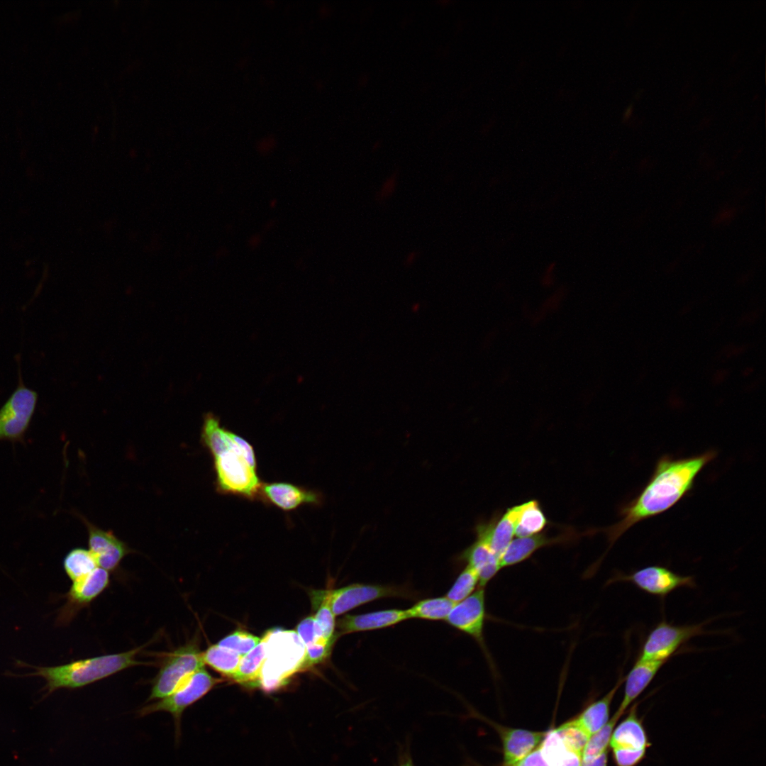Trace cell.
Listing matches in <instances>:
<instances>
[{
	"label": "cell",
	"instance_id": "obj_1",
	"mask_svg": "<svg viewBox=\"0 0 766 766\" xmlns=\"http://www.w3.org/2000/svg\"><path fill=\"white\" fill-rule=\"evenodd\" d=\"M716 456L714 450L687 457L661 456L640 492L620 509V521L592 533H604L609 549L632 526L667 511L686 496L698 474Z\"/></svg>",
	"mask_w": 766,
	"mask_h": 766
},
{
	"label": "cell",
	"instance_id": "obj_13",
	"mask_svg": "<svg viewBox=\"0 0 766 766\" xmlns=\"http://www.w3.org/2000/svg\"><path fill=\"white\" fill-rule=\"evenodd\" d=\"M109 582V571L99 567L73 581L65 595L67 602L60 611L58 622H69L80 609L89 605L99 596L108 587Z\"/></svg>",
	"mask_w": 766,
	"mask_h": 766
},
{
	"label": "cell",
	"instance_id": "obj_33",
	"mask_svg": "<svg viewBox=\"0 0 766 766\" xmlns=\"http://www.w3.org/2000/svg\"><path fill=\"white\" fill-rule=\"evenodd\" d=\"M335 640L336 639L328 641L318 640L305 646V654L300 671L321 663L327 659Z\"/></svg>",
	"mask_w": 766,
	"mask_h": 766
},
{
	"label": "cell",
	"instance_id": "obj_14",
	"mask_svg": "<svg viewBox=\"0 0 766 766\" xmlns=\"http://www.w3.org/2000/svg\"><path fill=\"white\" fill-rule=\"evenodd\" d=\"M88 543L99 567L107 571L118 568L123 558L131 552L128 545L112 532L102 530L86 521Z\"/></svg>",
	"mask_w": 766,
	"mask_h": 766
},
{
	"label": "cell",
	"instance_id": "obj_20",
	"mask_svg": "<svg viewBox=\"0 0 766 766\" xmlns=\"http://www.w3.org/2000/svg\"><path fill=\"white\" fill-rule=\"evenodd\" d=\"M666 662H640L636 660L624 677L625 688L622 701L615 712L620 717L653 679Z\"/></svg>",
	"mask_w": 766,
	"mask_h": 766
},
{
	"label": "cell",
	"instance_id": "obj_6",
	"mask_svg": "<svg viewBox=\"0 0 766 766\" xmlns=\"http://www.w3.org/2000/svg\"><path fill=\"white\" fill-rule=\"evenodd\" d=\"M202 653L192 640L169 653L152 682L148 701L160 699L174 691L187 677L204 667Z\"/></svg>",
	"mask_w": 766,
	"mask_h": 766
},
{
	"label": "cell",
	"instance_id": "obj_21",
	"mask_svg": "<svg viewBox=\"0 0 766 766\" xmlns=\"http://www.w3.org/2000/svg\"><path fill=\"white\" fill-rule=\"evenodd\" d=\"M624 682L621 677L615 686L601 699L590 704L572 721L589 737L601 729L609 721L610 706L614 697Z\"/></svg>",
	"mask_w": 766,
	"mask_h": 766
},
{
	"label": "cell",
	"instance_id": "obj_24",
	"mask_svg": "<svg viewBox=\"0 0 766 766\" xmlns=\"http://www.w3.org/2000/svg\"><path fill=\"white\" fill-rule=\"evenodd\" d=\"M525 506L526 502L509 508L494 526L490 546L499 560L512 540L518 518Z\"/></svg>",
	"mask_w": 766,
	"mask_h": 766
},
{
	"label": "cell",
	"instance_id": "obj_34",
	"mask_svg": "<svg viewBox=\"0 0 766 766\" xmlns=\"http://www.w3.org/2000/svg\"><path fill=\"white\" fill-rule=\"evenodd\" d=\"M313 603L318 606L314 619L322 633L323 638L326 640L337 639L338 635L335 633V616L331 609L324 601H320Z\"/></svg>",
	"mask_w": 766,
	"mask_h": 766
},
{
	"label": "cell",
	"instance_id": "obj_23",
	"mask_svg": "<svg viewBox=\"0 0 766 766\" xmlns=\"http://www.w3.org/2000/svg\"><path fill=\"white\" fill-rule=\"evenodd\" d=\"M266 655V641L263 637L252 650L242 657L232 679L245 687H260Z\"/></svg>",
	"mask_w": 766,
	"mask_h": 766
},
{
	"label": "cell",
	"instance_id": "obj_29",
	"mask_svg": "<svg viewBox=\"0 0 766 766\" xmlns=\"http://www.w3.org/2000/svg\"><path fill=\"white\" fill-rule=\"evenodd\" d=\"M619 718L615 713L601 729L589 737L582 753V762L589 761L607 750L612 732Z\"/></svg>",
	"mask_w": 766,
	"mask_h": 766
},
{
	"label": "cell",
	"instance_id": "obj_7",
	"mask_svg": "<svg viewBox=\"0 0 766 766\" xmlns=\"http://www.w3.org/2000/svg\"><path fill=\"white\" fill-rule=\"evenodd\" d=\"M409 596L407 590L398 587L357 583L332 591L317 592L313 602L324 601L335 616L379 599Z\"/></svg>",
	"mask_w": 766,
	"mask_h": 766
},
{
	"label": "cell",
	"instance_id": "obj_26",
	"mask_svg": "<svg viewBox=\"0 0 766 766\" xmlns=\"http://www.w3.org/2000/svg\"><path fill=\"white\" fill-rule=\"evenodd\" d=\"M243 656L218 644L209 646L202 653L204 665L206 664L222 675L233 677Z\"/></svg>",
	"mask_w": 766,
	"mask_h": 766
},
{
	"label": "cell",
	"instance_id": "obj_25",
	"mask_svg": "<svg viewBox=\"0 0 766 766\" xmlns=\"http://www.w3.org/2000/svg\"><path fill=\"white\" fill-rule=\"evenodd\" d=\"M455 604L446 596L428 598L416 602L406 611L409 618L445 620Z\"/></svg>",
	"mask_w": 766,
	"mask_h": 766
},
{
	"label": "cell",
	"instance_id": "obj_4",
	"mask_svg": "<svg viewBox=\"0 0 766 766\" xmlns=\"http://www.w3.org/2000/svg\"><path fill=\"white\" fill-rule=\"evenodd\" d=\"M264 637L267 655L261 672L260 688L272 692L285 685L294 673L300 671L305 645L292 631H269Z\"/></svg>",
	"mask_w": 766,
	"mask_h": 766
},
{
	"label": "cell",
	"instance_id": "obj_30",
	"mask_svg": "<svg viewBox=\"0 0 766 766\" xmlns=\"http://www.w3.org/2000/svg\"><path fill=\"white\" fill-rule=\"evenodd\" d=\"M479 584L476 571L467 565L457 577L445 596L454 603H458L474 592Z\"/></svg>",
	"mask_w": 766,
	"mask_h": 766
},
{
	"label": "cell",
	"instance_id": "obj_31",
	"mask_svg": "<svg viewBox=\"0 0 766 766\" xmlns=\"http://www.w3.org/2000/svg\"><path fill=\"white\" fill-rule=\"evenodd\" d=\"M260 640L247 631L237 630L221 640L218 645L243 656L252 650Z\"/></svg>",
	"mask_w": 766,
	"mask_h": 766
},
{
	"label": "cell",
	"instance_id": "obj_8",
	"mask_svg": "<svg viewBox=\"0 0 766 766\" xmlns=\"http://www.w3.org/2000/svg\"><path fill=\"white\" fill-rule=\"evenodd\" d=\"M704 633L703 623L677 626L662 621L648 634L637 660L667 662L683 644Z\"/></svg>",
	"mask_w": 766,
	"mask_h": 766
},
{
	"label": "cell",
	"instance_id": "obj_22",
	"mask_svg": "<svg viewBox=\"0 0 766 766\" xmlns=\"http://www.w3.org/2000/svg\"><path fill=\"white\" fill-rule=\"evenodd\" d=\"M539 748L550 766L582 765V753L569 748L555 729L545 733Z\"/></svg>",
	"mask_w": 766,
	"mask_h": 766
},
{
	"label": "cell",
	"instance_id": "obj_39",
	"mask_svg": "<svg viewBox=\"0 0 766 766\" xmlns=\"http://www.w3.org/2000/svg\"><path fill=\"white\" fill-rule=\"evenodd\" d=\"M631 111V106L628 107V109H627L626 113V116H628L630 114Z\"/></svg>",
	"mask_w": 766,
	"mask_h": 766
},
{
	"label": "cell",
	"instance_id": "obj_37",
	"mask_svg": "<svg viewBox=\"0 0 766 766\" xmlns=\"http://www.w3.org/2000/svg\"><path fill=\"white\" fill-rule=\"evenodd\" d=\"M607 755H608V753H607V750H606V751L604 752L603 753H601L600 755L597 756L596 757H595V758H594V759H592V760H591L589 761L582 762V765L581 766H607V761H608Z\"/></svg>",
	"mask_w": 766,
	"mask_h": 766
},
{
	"label": "cell",
	"instance_id": "obj_35",
	"mask_svg": "<svg viewBox=\"0 0 766 766\" xmlns=\"http://www.w3.org/2000/svg\"><path fill=\"white\" fill-rule=\"evenodd\" d=\"M296 633L305 646L318 640H326L323 638L321 630L316 623L314 616H309L303 619L298 624Z\"/></svg>",
	"mask_w": 766,
	"mask_h": 766
},
{
	"label": "cell",
	"instance_id": "obj_36",
	"mask_svg": "<svg viewBox=\"0 0 766 766\" xmlns=\"http://www.w3.org/2000/svg\"><path fill=\"white\" fill-rule=\"evenodd\" d=\"M513 766H550L542 755L539 746Z\"/></svg>",
	"mask_w": 766,
	"mask_h": 766
},
{
	"label": "cell",
	"instance_id": "obj_16",
	"mask_svg": "<svg viewBox=\"0 0 766 766\" xmlns=\"http://www.w3.org/2000/svg\"><path fill=\"white\" fill-rule=\"evenodd\" d=\"M577 538L573 530L548 537L546 532L512 540L499 560L501 568L513 566L529 558L539 549L556 544H566Z\"/></svg>",
	"mask_w": 766,
	"mask_h": 766
},
{
	"label": "cell",
	"instance_id": "obj_28",
	"mask_svg": "<svg viewBox=\"0 0 766 766\" xmlns=\"http://www.w3.org/2000/svg\"><path fill=\"white\" fill-rule=\"evenodd\" d=\"M63 567L67 575L73 582L99 566L89 550L78 548L67 554L63 561Z\"/></svg>",
	"mask_w": 766,
	"mask_h": 766
},
{
	"label": "cell",
	"instance_id": "obj_15",
	"mask_svg": "<svg viewBox=\"0 0 766 766\" xmlns=\"http://www.w3.org/2000/svg\"><path fill=\"white\" fill-rule=\"evenodd\" d=\"M258 498L284 511H292L304 504H318L321 497L313 490L288 483H262Z\"/></svg>",
	"mask_w": 766,
	"mask_h": 766
},
{
	"label": "cell",
	"instance_id": "obj_32",
	"mask_svg": "<svg viewBox=\"0 0 766 766\" xmlns=\"http://www.w3.org/2000/svg\"><path fill=\"white\" fill-rule=\"evenodd\" d=\"M555 730L569 748L582 753L589 736L572 720L563 723Z\"/></svg>",
	"mask_w": 766,
	"mask_h": 766
},
{
	"label": "cell",
	"instance_id": "obj_11",
	"mask_svg": "<svg viewBox=\"0 0 766 766\" xmlns=\"http://www.w3.org/2000/svg\"><path fill=\"white\" fill-rule=\"evenodd\" d=\"M614 581L631 582L649 594L662 597L678 588L695 586L693 577L679 574L660 565L647 566L630 574H618Z\"/></svg>",
	"mask_w": 766,
	"mask_h": 766
},
{
	"label": "cell",
	"instance_id": "obj_9",
	"mask_svg": "<svg viewBox=\"0 0 766 766\" xmlns=\"http://www.w3.org/2000/svg\"><path fill=\"white\" fill-rule=\"evenodd\" d=\"M609 745L617 766H635L644 757L649 742L638 716L635 704L625 719L614 728Z\"/></svg>",
	"mask_w": 766,
	"mask_h": 766
},
{
	"label": "cell",
	"instance_id": "obj_10",
	"mask_svg": "<svg viewBox=\"0 0 766 766\" xmlns=\"http://www.w3.org/2000/svg\"><path fill=\"white\" fill-rule=\"evenodd\" d=\"M38 394L21 380L0 408V440H18L27 431L34 414Z\"/></svg>",
	"mask_w": 766,
	"mask_h": 766
},
{
	"label": "cell",
	"instance_id": "obj_27",
	"mask_svg": "<svg viewBox=\"0 0 766 766\" xmlns=\"http://www.w3.org/2000/svg\"><path fill=\"white\" fill-rule=\"evenodd\" d=\"M547 523V518L539 502L536 500L526 501L518 518L514 535L523 538L537 534L544 529Z\"/></svg>",
	"mask_w": 766,
	"mask_h": 766
},
{
	"label": "cell",
	"instance_id": "obj_2",
	"mask_svg": "<svg viewBox=\"0 0 766 766\" xmlns=\"http://www.w3.org/2000/svg\"><path fill=\"white\" fill-rule=\"evenodd\" d=\"M204 446L213 458L217 489L250 499L258 498L261 482L252 446L223 426L210 429Z\"/></svg>",
	"mask_w": 766,
	"mask_h": 766
},
{
	"label": "cell",
	"instance_id": "obj_3",
	"mask_svg": "<svg viewBox=\"0 0 766 766\" xmlns=\"http://www.w3.org/2000/svg\"><path fill=\"white\" fill-rule=\"evenodd\" d=\"M143 647L121 653L77 660L55 667L33 666L35 671L27 675L44 678L47 695L59 689L81 688L128 667L142 665L143 662L136 657Z\"/></svg>",
	"mask_w": 766,
	"mask_h": 766
},
{
	"label": "cell",
	"instance_id": "obj_5",
	"mask_svg": "<svg viewBox=\"0 0 766 766\" xmlns=\"http://www.w3.org/2000/svg\"><path fill=\"white\" fill-rule=\"evenodd\" d=\"M222 681L212 677L204 667L187 677L174 691L152 704H147L138 711L144 716L157 711H165L173 717L177 739L181 735V723L184 711L202 698L215 685Z\"/></svg>",
	"mask_w": 766,
	"mask_h": 766
},
{
	"label": "cell",
	"instance_id": "obj_19",
	"mask_svg": "<svg viewBox=\"0 0 766 766\" xmlns=\"http://www.w3.org/2000/svg\"><path fill=\"white\" fill-rule=\"evenodd\" d=\"M504 752V766H513L539 746L546 733L499 727Z\"/></svg>",
	"mask_w": 766,
	"mask_h": 766
},
{
	"label": "cell",
	"instance_id": "obj_38",
	"mask_svg": "<svg viewBox=\"0 0 766 766\" xmlns=\"http://www.w3.org/2000/svg\"><path fill=\"white\" fill-rule=\"evenodd\" d=\"M399 766H413V765L410 757L406 756L401 761Z\"/></svg>",
	"mask_w": 766,
	"mask_h": 766
},
{
	"label": "cell",
	"instance_id": "obj_18",
	"mask_svg": "<svg viewBox=\"0 0 766 766\" xmlns=\"http://www.w3.org/2000/svg\"><path fill=\"white\" fill-rule=\"evenodd\" d=\"M476 540L465 550L460 558L473 568L479 578L478 587H484L501 569L499 558L490 546V539L476 533Z\"/></svg>",
	"mask_w": 766,
	"mask_h": 766
},
{
	"label": "cell",
	"instance_id": "obj_17",
	"mask_svg": "<svg viewBox=\"0 0 766 766\" xmlns=\"http://www.w3.org/2000/svg\"><path fill=\"white\" fill-rule=\"evenodd\" d=\"M409 619L406 610L387 609L362 614H348L338 621L339 635L381 629Z\"/></svg>",
	"mask_w": 766,
	"mask_h": 766
},
{
	"label": "cell",
	"instance_id": "obj_12",
	"mask_svg": "<svg viewBox=\"0 0 766 766\" xmlns=\"http://www.w3.org/2000/svg\"><path fill=\"white\" fill-rule=\"evenodd\" d=\"M485 618V590L478 587L469 596L455 604L445 621L473 638L484 649Z\"/></svg>",
	"mask_w": 766,
	"mask_h": 766
}]
</instances>
